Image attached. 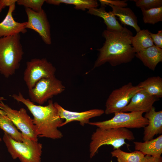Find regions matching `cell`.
<instances>
[{
	"instance_id": "obj_1",
	"label": "cell",
	"mask_w": 162,
	"mask_h": 162,
	"mask_svg": "<svg viewBox=\"0 0 162 162\" xmlns=\"http://www.w3.org/2000/svg\"><path fill=\"white\" fill-rule=\"evenodd\" d=\"M102 36L105 41L99 51L93 69L106 62L116 66L131 61L136 53L131 46L132 33L125 27L120 31L105 30Z\"/></svg>"
},
{
	"instance_id": "obj_2",
	"label": "cell",
	"mask_w": 162,
	"mask_h": 162,
	"mask_svg": "<svg viewBox=\"0 0 162 162\" xmlns=\"http://www.w3.org/2000/svg\"><path fill=\"white\" fill-rule=\"evenodd\" d=\"M10 96L18 102L23 104L32 114L38 137L52 139H59L63 137L62 133L58 128L60 127L64 119L59 116L52 100H49L47 105L42 106L35 104L29 99L25 98L20 92Z\"/></svg>"
},
{
	"instance_id": "obj_3",
	"label": "cell",
	"mask_w": 162,
	"mask_h": 162,
	"mask_svg": "<svg viewBox=\"0 0 162 162\" xmlns=\"http://www.w3.org/2000/svg\"><path fill=\"white\" fill-rule=\"evenodd\" d=\"M20 34L0 38V73L8 78L19 68L24 54Z\"/></svg>"
},
{
	"instance_id": "obj_4",
	"label": "cell",
	"mask_w": 162,
	"mask_h": 162,
	"mask_svg": "<svg viewBox=\"0 0 162 162\" xmlns=\"http://www.w3.org/2000/svg\"><path fill=\"white\" fill-rule=\"evenodd\" d=\"M132 132L126 128L104 129L98 128L92 135L89 145L90 157H93L102 146L110 145L113 150L127 144L125 140H134Z\"/></svg>"
},
{
	"instance_id": "obj_5",
	"label": "cell",
	"mask_w": 162,
	"mask_h": 162,
	"mask_svg": "<svg viewBox=\"0 0 162 162\" xmlns=\"http://www.w3.org/2000/svg\"><path fill=\"white\" fill-rule=\"evenodd\" d=\"M3 140L12 158L21 162H40L42 145L38 141L23 138L18 142L4 133Z\"/></svg>"
},
{
	"instance_id": "obj_6",
	"label": "cell",
	"mask_w": 162,
	"mask_h": 162,
	"mask_svg": "<svg viewBox=\"0 0 162 162\" xmlns=\"http://www.w3.org/2000/svg\"><path fill=\"white\" fill-rule=\"evenodd\" d=\"M143 113L142 112H120L115 113L114 116L110 119L101 122H90L88 124L104 129L144 128L148 124V121L143 116Z\"/></svg>"
},
{
	"instance_id": "obj_7",
	"label": "cell",
	"mask_w": 162,
	"mask_h": 162,
	"mask_svg": "<svg viewBox=\"0 0 162 162\" xmlns=\"http://www.w3.org/2000/svg\"><path fill=\"white\" fill-rule=\"evenodd\" d=\"M56 71L55 67L46 58H33L26 62L23 80L30 89L40 80L55 76Z\"/></svg>"
},
{
	"instance_id": "obj_8",
	"label": "cell",
	"mask_w": 162,
	"mask_h": 162,
	"mask_svg": "<svg viewBox=\"0 0 162 162\" xmlns=\"http://www.w3.org/2000/svg\"><path fill=\"white\" fill-rule=\"evenodd\" d=\"M65 87L55 76L42 79L32 88L28 89L30 100L40 105L43 104L53 96L63 92Z\"/></svg>"
},
{
	"instance_id": "obj_9",
	"label": "cell",
	"mask_w": 162,
	"mask_h": 162,
	"mask_svg": "<svg viewBox=\"0 0 162 162\" xmlns=\"http://www.w3.org/2000/svg\"><path fill=\"white\" fill-rule=\"evenodd\" d=\"M0 109L5 112L6 115L21 131L23 138L38 141L33 120L26 109L21 108L18 110L13 109L3 101L0 103Z\"/></svg>"
},
{
	"instance_id": "obj_10",
	"label": "cell",
	"mask_w": 162,
	"mask_h": 162,
	"mask_svg": "<svg viewBox=\"0 0 162 162\" xmlns=\"http://www.w3.org/2000/svg\"><path fill=\"white\" fill-rule=\"evenodd\" d=\"M142 88L134 86L131 82L113 90L105 104L104 113L106 115L121 112L129 103L134 95Z\"/></svg>"
},
{
	"instance_id": "obj_11",
	"label": "cell",
	"mask_w": 162,
	"mask_h": 162,
	"mask_svg": "<svg viewBox=\"0 0 162 162\" xmlns=\"http://www.w3.org/2000/svg\"><path fill=\"white\" fill-rule=\"evenodd\" d=\"M25 11L28 17L26 28L34 31L39 34L46 44H51L50 27L44 10L42 9L37 12L26 8Z\"/></svg>"
},
{
	"instance_id": "obj_12",
	"label": "cell",
	"mask_w": 162,
	"mask_h": 162,
	"mask_svg": "<svg viewBox=\"0 0 162 162\" xmlns=\"http://www.w3.org/2000/svg\"><path fill=\"white\" fill-rule=\"evenodd\" d=\"M54 104L57 110L59 116L65 120L60 127L73 121H79L81 125L84 126L85 124H88L90 118L100 116L104 113V110L100 109H93L82 112H73L65 109L57 102L54 103Z\"/></svg>"
},
{
	"instance_id": "obj_13",
	"label": "cell",
	"mask_w": 162,
	"mask_h": 162,
	"mask_svg": "<svg viewBox=\"0 0 162 162\" xmlns=\"http://www.w3.org/2000/svg\"><path fill=\"white\" fill-rule=\"evenodd\" d=\"M159 99L141 89L134 95L128 104L121 112H146L151 109L154 103Z\"/></svg>"
},
{
	"instance_id": "obj_14",
	"label": "cell",
	"mask_w": 162,
	"mask_h": 162,
	"mask_svg": "<svg viewBox=\"0 0 162 162\" xmlns=\"http://www.w3.org/2000/svg\"><path fill=\"white\" fill-rule=\"evenodd\" d=\"M15 8V4L9 6L6 16L0 23V38L26 32V22L22 23L18 22L14 20L13 16V12Z\"/></svg>"
},
{
	"instance_id": "obj_15",
	"label": "cell",
	"mask_w": 162,
	"mask_h": 162,
	"mask_svg": "<svg viewBox=\"0 0 162 162\" xmlns=\"http://www.w3.org/2000/svg\"><path fill=\"white\" fill-rule=\"evenodd\" d=\"M144 117L147 119L148 124L144 128L143 140L145 141L153 139L155 135L162 133V110L156 111L153 106L146 112Z\"/></svg>"
},
{
	"instance_id": "obj_16",
	"label": "cell",
	"mask_w": 162,
	"mask_h": 162,
	"mask_svg": "<svg viewBox=\"0 0 162 162\" xmlns=\"http://www.w3.org/2000/svg\"><path fill=\"white\" fill-rule=\"evenodd\" d=\"M143 64L154 71L157 65L162 61V49L154 45L135 53Z\"/></svg>"
},
{
	"instance_id": "obj_17",
	"label": "cell",
	"mask_w": 162,
	"mask_h": 162,
	"mask_svg": "<svg viewBox=\"0 0 162 162\" xmlns=\"http://www.w3.org/2000/svg\"><path fill=\"white\" fill-rule=\"evenodd\" d=\"M136 150L142 152L145 155L161 156L162 153V135L154 139L144 142H133Z\"/></svg>"
},
{
	"instance_id": "obj_18",
	"label": "cell",
	"mask_w": 162,
	"mask_h": 162,
	"mask_svg": "<svg viewBox=\"0 0 162 162\" xmlns=\"http://www.w3.org/2000/svg\"><path fill=\"white\" fill-rule=\"evenodd\" d=\"M108 5L111 7L113 14L118 17L122 24L133 27L137 33L141 30L138 25L137 18L130 9L111 4Z\"/></svg>"
},
{
	"instance_id": "obj_19",
	"label": "cell",
	"mask_w": 162,
	"mask_h": 162,
	"mask_svg": "<svg viewBox=\"0 0 162 162\" xmlns=\"http://www.w3.org/2000/svg\"><path fill=\"white\" fill-rule=\"evenodd\" d=\"M88 13L102 18L106 26L107 30L111 31H120L123 30V27L117 20L112 11L107 12L105 7H101L99 8H92L88 9Z\"/></svg>"
},
{
	"instance_id": "obj_20",
	"label": "cell",
	"mask_w": 162,
	"mask_h": 162,
	"mask_svg": "<svg viewBox=\"0 0 162 162\" xmlns=\"http://www.w3.org/2000/svg\"><path fill=\"white\" fill-rule=\"evenodd\" d=\"M138 85L151 95L162 97V78L159 76L149 77Z\"/></svg>"
},
{
	"instance_id": "obj_21",
	"label": "cell",
	"mask_w": 162,
	"mask_h": 162,
	"mask_svg": "<svg viewBox=\"0 0 162 162\" xmlns=\"http://www.w3.org/2000/svg\"><path fill=\"white\" fill-rule=\"evenodd\" d=\"M149 32L147 29L141 30L132 37L131 44L135 53L154 45Z\"/></svg>"
},
{
	"instance_id": "obj_22",
	"label": "cell",
	"mask_w": 162,
	"mask_h": 162,
	"mask_svg": "<svg viewBox=\"0 0 162 162\" xmlns=\"http://www.w3.org/2000/svg\"><path fill=\"white\" fill-rule=\"evenodd\" d=\"M0 128L14 140L22 142L23 138L12 122L6 116L0 114Z\"/></svg>"
},
{
	"instance_id": "obj_23",
	"label": "cell",
	"mask_w": 162,
	"mask_h": 162,
	"mask_svg": "<svg viewBox=\"0 0 162 162\" xmlns=\"http://www.w3.org/2000/svg\"><path fill=\"white\" fill-rule=\"evenodd\" d=\"M45 2L48 4L57 5L61 3L73 4L75 6V9L84 10L96 8L98 5L97 1L94 0H47Z\"/></svg>"
},
{
	"instance_id": "obj_24",
	"label": "cell",
	"mask_w": 162,
	"mask_h": 162,
	"mask_svg": "<svg viewBox=\"0 0 162 162\" xmlns=\"http://www.w3.org/2000/svg\"><path fill=\"white\" fill-rule=\"evenodd\" d=\"M111 154L112 157L116 158L118 162H142L145 156L138 151L128 152L120 148L114 150Z\"/></svg>"
},
{
	"instance_id": "obj_25",
	"label": "cell",
	"mask_w": 162,
	"mask_h": 162,
	"mask_svg": "<svg viewBox=\"0 0 162 162\" xmlns=\"http://www.w3.org/2000/svg\"><path fill=\"white\" fill-rule=\"evenodd\" d=\"M141 10L144 23L154 24L162 21V6L148 10Z\"/></svg>"
},
{
	"instance_id": "obj_26",
	"label": "cell",
	"mask_w": 162,
	"mask_h": 162,
	"mask_svg": "<svg viewBox=\"0 0 162 162\" xmlns=\"http://www.w3.org/2000/svg\"><path fill=\"white\" fill-rule=\"evenodd\" d=\"M45 2V0H17L16 3L18 5L38 12L42 9V7Z\"/></svg>"
},
{
	"instance_id": "obj_27",
	"label": "cell",
	"mask_w": 162,
	"mask_h": 162,
	"mask_svg": "<svg viewBox=\"0 0 162 162\" xmlns=\"http://www.w3.org/2000/svg\"><path fill=\"white\" fill-rule=\"evenodd\" d=\"M136 6L141 9L148 10L162 6V0H134Z\"/></svg>"
},
{
	"instance_id": "obj_28",
	"label": "cell",
	"mask_w": 162,
	"mask_h": 162,
	"mask_svg": "<svg viewBox=\"0 0 162 162\" xmlns=\"http://www.w3.org/2000/svg\"><path fill=\"white\" fill-rule=\"evenodd\" d=\"M101 7H105L106 5L111 4L114 6L125 7L128 5L126 0H100Z\"/></svg>"
},
{
	"instance_id": "obj_29",
	"label": "cell",
	"mask_w": 162,
	"mask_h": 162,
	"mask_svg": "<svg viewBox=\"0 0 162 162\" xmlns=\"http://www.w3.org/2000/svg\"><path fill=\"white\" fill-rule=\"evenodd\" d=\"M154 44L156 46L162 48V30L158 31L157 34L152 33L149 32Z\"/></svg>"
},
{
	"instance_id": "obj_30",
	"label": "cell",
	"mask_w": 162,
	"mask_h": 162,
	"mask_svg": "<svg viewBox=\"0 0 162 162\" xmlns=\"http://www.w3.org/2000/svg\"><path fill=\"white\" fill-rule=\"evenodd\" d=\"M142 162H162V158L161 156L154 157L145 155Z\"/></svg>"
},
{
	"instance_id": "obj_31",
	"label": "cell",
	"mask_w": 162,
	"mask_h": 162,
	"mask_svg": "<svg viewBox=\"0 0 162 162\" xmlns=\"http://www.w3.org/2000/svg\"><path fill=\"white\" fill-rule=\"evenodd\" d=\"M3 5L4 7L10 6L16 4L17 0H2Z\"/></svg>"
},
{
	"instance_id": "obj_32",
	"label": "cell",
	"mask_w": 162,
	"mask_h": 162,
	"mask_svg": "<svg viewBox=\"0 0 162 162\" xmlns=\"http://www.w3.org/2000/svg\"><path fill=\"white\" fill-rule=\"evenodd\" d=\"M5 99L4 98V97H0V103L3 100H5ZM0 114L2 115H6L5 112L3 110L0 109Z\"/></svg>"
},
{
	"instance_id": "obj_33",
	"label": "cell",
	"mask_w": 162,
	"mask_h": 162,
	"mask_svg": "<svg viewBox=\"0 0 162 162\" xmlns=\"http://www.w3.org/2000/svg\"><path fill=\"white\" fill-rule=\"evenodd\" d=\"M4 8L2 3V0H0V13L2 9Z\"/></svg>"
},
{
	"instance_id": "obj_34",
	"label": "cell",
	"mask_w": 162,
	"mask_h": 162,
	"mask_svg": "<svg viewBox=\"0 0 162 162\" xmlns=\"http://www.w3.org/2000/svg\"><path fill=\"white\" fill-rule=\"evenodd\" d=\"M1 141H2V139L0 137V142H1Z\"/></svg>"
}]
</instances>
